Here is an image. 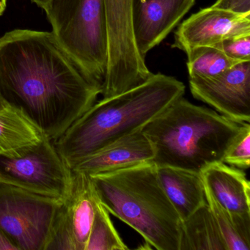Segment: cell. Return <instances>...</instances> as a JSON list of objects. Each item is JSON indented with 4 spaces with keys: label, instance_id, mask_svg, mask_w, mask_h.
Returning a JSON list of instances; mask_svg holds the SVG:
<instances>
[{
    "label": "cell",
    "instance_id": "1",
    "mask_svg": "<svg viewBox=\"0 0 250 250\" xmlns=\"http://www.w3.org/2000/svg\"><path fill=\"white\" fill-rule=\"evenodd\" d=\"M101 94L52 32L14 30L0 38V97L52 142Z\"/></svg>",
    "mask_w": 250,
    "mask_h": 250
},
{
    "label": "cell",
    "instance_id": "2",
    "mask_svg": "<svg viewBox=\"0 0 250 250\" xmlns=\"http://www.w3.org/2000/svg\"><path fill=\"white\" fill-rule=\"evenodd\" d=\"M186 87L175 77L152 74L144 83L96 102L53 142L71 169L80 159L143 129L175 101Z\"/></svg>",
    "mask_w": 250,
    "mask_h": 250
},
{
    "label": "cell",
    "instance_id": "3",
    "mask_svg": "<svg viewBox=\"0 0 250 250\" xmlns=\"http://www.w3.org/2000/svg\"><path fill=\"white\" fill-rule=\"evenodd\" d=\"M250 123L237 122L183 97L143 127L157 167L201 173L222 162L227 151Z\"/></svg>",
    "mask_w": 250,
    "mask_h": 250
},
{
    "label": "cell",
    "instance_id": "4",
    "mask_svg": "<svg viewBox=\"0 0 250 250\" xmlns=\"http://www.w3.org/2000/svg\"><path fill=\"white\" fill-rule=\"evenodd\" d=\"M153 162L90 175L102 206L158 250H179L182 220Z\"/></svg>",
    "mask_w": 250,
    "mask_h": 250
},
{
    "label": "cell",
    "instance_id": "5",
    "mask_svg": "<svg viewBox=\"0 0 250 250\" xmlns=\"http://www.w3.org/2000/svg\"><path fill=\"white\" fill-rule=\"evenodd\" d=\"M43 9L59 43L102 90L107 63L103 0H49Z\"/></svg>",
    "mask_w": 250,
    "mask_h": 250
},
{
    "label": "cell",
    "instance_id": "6",
    "mask_svg": "<svg viewBox=\"0 0 250 250\" xmlns=\"http://www.w3.org/2000/svg\"><path fill=\"white\" fill-rule=\"evenodd\" d=\"M107 38V63L103 98L144 83L152 75L141 56L133 28V0H103Z\"/></svg>",
    "mask_w": 250,
    "mask_h": 250
},
{
    "label": "cell",
    "instance_id": "7",
    "mask_svg": "<svg viewBox=\"0 0 250 250\" xmlns=\"http://www.w3.org/2000/svg\"><path fill=\"white\" fill-rule=\"evenodd\" d=\"M62 202L0 183V229L19 250H45Z\"/></svg>",
    "mask_w": 250,
    "mask_h": 250
},
{
    "label": "cell",
    "instance_id": "8",
    "mask_svg": "<svg viewBox=\"0 0 250 250\" xmlns=\"http://www.w3.org/2000/svg\"><path fill=\"white\" fill-rule=\"evenodd\" d=\"M72 170L47 137L15 157L0 156V183L63 201L71 189Z\"/></svg>",
    "mask_w": 250,
    "mask_h": 250
},
{
    "label": "cell",
    "instance_id": "9",
    "mask_svg": "<svg viewBox=\"0 0 250 250\" xmlns=\"http://www.w3.org/2000/svg\"><path fill=\"white\" fill-rule=\"evenodd\" d=\"M72 172L71 189L54 217L45 250H85L100 200L90 175Z\"/></svg>",
    "mask_w": 250,
    "mask_h": 250
},
{
    "label": "cell",
    "instance_id": "10",
    "mask_svg": "<svg viewBox=\"0 0 250 250\" xmlns=\"http://www.w3.org/2000/svg\"><path fill=\"white\" fill-rule=\"evenodd\" d=\"M190 91L197 100L237 122L250 121V61L236 64L210 79L189 80Z\"/></svg>",
    "mask_w": 250,
    "mask_h": 250
},
{
    "label": "cell",
    "instance_id": "11",
    "mask_svg": "<svg viewBox=\"0 0 250 250\" xmlns=\"http://www.w3.org/2000/svg\"><path fill=\"white\" fill-rule=\"evenodd\" d=\"M250 35V15H241L213 7L200 10L181 23L172 48L189 53L193 49L213 46L225 39Z\"/></svg>",
    "mask_w": 250,
    "mask_h": 250
},
{
    "label": "cell",
    "instance_id": "12",
    "mask_svg": "<svg viewBox=\"0 0 250 250\" xmlns=\"http://www.w3.org/2000/svg\"><path fill=\"white\" fill-rule=\"evenodd\" d=\"M196 0H133L134 38L142 57L162 43Z\"/></svg>",
    "mask_w": 250,
    "mask_h": 250
},
{
    "label": "cell",
    "instance_id": "13",
    "mask_svg": "<svg viewBox=\"0 0 250 250\" xmlns=\"http://www.w3.org/2000/svg\"><path fill=\"white\" fill-rule=\"evenodd\" d=\"M153 146L144 133L136 131L80 159L71 170L93 175L153 162Z\"/></svg>",
    "mask_w": 250,
    "mask_h": 250
},
{
    "label": "cell",
    "instance_id": "14",
    "mask_svg": "<svg viewBox=\"0 0 250 250\" xmlns=\"http://www.w3.org/2000/svg\"><path fill=\"white\" fill-rule=\"evenodd\" d=\"M206 188L229 211L250 213V184L245 172L218 162L201 172Z\"/></svg>",
    "mask_w": 250,
    "mask_h": 250
},
{
    "label": "cell",
    "instance_id": "15",
    "mask_svg": "<svg viewBox=\"0 0 250 250\" xmlns=\"http://www.w3.org/2000/svg\"><path fill=\"white\" fill-rule=\"evenodd\" d=\"M156 167L161 185L181 220L207 203L206 187L200 172L172 167Z\"/></svg>",
    "mask_w": 250,
    "mask_h": 250
},
{
    "label": "cell",
    "instance_id": "16",
    "mask_svg": "<svg viewBox=\"0 0 250 250\" xmlns=\"http://www.w3.org/2000/svg\"><path fill=\"white\" fill-rule=\"evenodd\" d=\"M46 137L21 109L0 99V156H21Z\"/></svg>",
    "mask_w": 250,
    "mask_h": 250
},
{
    "label": "cell",
    "instance_id": "17",
    "mask_svg": "<svg viewBox=\"0 0 250 250\" xmlns=\"http://www.w3.org/2000/svg\"><path fill=\"white\" fill-rule=\"evenodd\" d=\"M179 250H228L208 203L182 221Z\"/></svg>",
    "mask_w": 250,
    "mask_h": 250
},
{
    "label": "cell",
    "instance_id": "18",
    "mask_svg": "<svg viewBox=\"0 0 250 250\" xmlns=\"http://www.w3.org/2000/svg\"><path fill=\"white\" fill-rule=\"evenodd\" d=\"M206 194L228 250H250V213L229 211L216 201L206 187Z\"/></svg>",
    "mask_w": 250,
    "mask_h": 250
},
{
    "label": "cell",
    "instance_id": "19",
    "mask_svg": "<svg viewBox=\"0 0 250 250\" xmlns=\"http://www.w3.org/2000/svg\"><path fill=\"white\" fill-rule=\"evenodd\" d=\"M187 55L189 80L213 78L240 63L215 46L197 48Z\"/></svg>",
    "mask_w": 250,
    "mask_h": 250
},
{
    "label": "cell",
    "instance_id": "20",
    "mask_svg": "<svg viewBox=\"0 0 250 250\" xmlns=\"http://www.w3.org/2000/svg\"><path fill=\"white\" fill-rule=\"evenodd\" d=\"M114 227L109 212L99 203L96 208L85 250H126Z\"/></svg>",
    "mask_w": 250,
    "mask_h": 250
},
{
    "label": "cell",
    "instance_id": "21",
    "mask_svg": "<svg viewBox=\"0 0 250 250\" xmlns=\"http://www.w3.org/2000/svg\"><path fill=\"white\" fill-rule=\"evenodd\" d=\"M222 162L240 169H247L250 165V125H246L241 134L228 149Z\"/></svg>",
    "mask_w": 250,
    "mask_h": 250
},
{
    "label": "cell",
    "instance_id": "22",
    "mask_svg": "<svg viewBox=\"0 0 250 250\" xmlns=\"http://www.w3.org/2000/svg\"><path fill=\"white\" fill-rule=\"evenodd\" d=\"M213 46L234 61L240 62L250 61V35L229 38Z\"/></svg>",
    "mask_w": 250,
    "mask_h": 250
},
{
    "label": "cell",
    "instance_id": "23",
    "mask_svg": "<svg viewBox=\"0 0 250 250\" xmlns=\"http://www.w3.org/2000/svg\"><path fill=\"white\" fill-rule=\"evenodd\" d=\"M213 6L241 15H250V0H216Z\"/></svg>",
    "mask_w": 250,
    "mask_h": 250
},
{
    "label": "cell",
    "instance_id": "24",
    "mask_svg": "<svg viewBox=\"0 0 250 250\" xmlns=\"http://www.w3.org/2000/svg\"><path fill=\"white\" fill-rule=\"evenodd\" d=\"M0 250H19L17 246L0 229Z\"/></svg>",
    "mask_w": 250,
    "mask_h": 250
},
{
    "label": "cell",
    "instance_id": "25",
    "mask_svg": "<svg viewBox=\"0 0 250 250\" xmlns=\"http://www.w3.org/2000/svg\"><path fill=\"white\" fill-rule=\"evenodd\" d=\"M32 2H34L35 4L43 8L44 5L49 2V0H31Z\"/></svg>",
    "mask_w": 250,
    "mask_h": 250
},
{
    "label": "cell",
    "instance_id": "26",
    "mask_svg": "<svg viewBox=\"0 0 250 250\" xmlns=\"http://www.w3.org/2000/svg\"><path fill=\"white\" fill-rule=\"evenodd\" d=\"M7 0H0V16H2L6 9Z\"/></svg>",
    "mask_w": 250,
    "mask_h": 250
},
{
    "label": "cell",
    "instance_id": "27",
    "mask_svg": "<svg viewBox=\"0 0 250 250\" xmlns=\"http://www.w3.org/2000/svg\"><path fill=\"white\" fill-rule=\"evenodd\" d=\"M0 99H1V97H0Z\"/></svg>",
    "mask_w": 250,
    "mask_h": 250
}]
</instances>
